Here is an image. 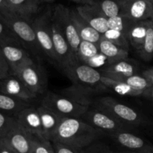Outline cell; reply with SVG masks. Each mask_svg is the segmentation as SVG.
<instances>
[{
    "instance_id": "6da1fadb",
    "label": "cell",
    "mask_w": 153,
    "mask_h": 153,
    "mask_svg": "<svg viewBox=\"0 0 153 153\" xmlns=\"http://www.w3.org/2000/svg\"><path fill=\"white\" fill-rule=\"evenodd\" d=\"M103 134L80 118H63L51 141L83 149Z\"/></svg>"
},
{
    "instance_id": "7a4b0ae2",
    "label": "cell",
    "mask_w": 153,
    "mask_h": 153,
    "mask_svg": "<svg viewBox=\"0 0 153 153\" xmlns=\"http://www.w3.org/2000/svg\"><path fill=\"white\" fill-rule=\"evenodd\" d=\"M0 19L18 37L22 46L33 58L40 61L46 58L36 38L31 22L10 10L0 13Z\"/></svg>"
},
{
    "instance_id": "3957f363",
    "label": "cell",
    "mask_w": 153,
    "mask_h": 153,
    "mask_svg": "<svg viewBox=\"0 0 153 153\" xmlns=\"http://www.w3.org/2000/svg\"><path fill=\"white\" fill-rule=\"evenodd\" d=\"M94 108L105 112L130 128L146 126L149 120L132 108L120 103L110 97L99 98L93 103Z\"/></svg>"
},
{
    "instance_id": "277c9868",
    "label": "cell",
    "mask_w": 153,
    "mask_h": 153,
    "mask_svg": "<svg viewBox=\"0 0 153 153\" xmlns=\"http://www.w3.org/2000/svg\"><path fill=\"white\" fill-rule=\"evenodd\" d=\"M40 105L62 118H80L90 107L82 105L60 94L45 93Z\"/></svg>"
},
{
    "instance_id": "5b68a950",
    "label": "cell",
    "mask_w": 153,
    "mask_h": 153,
    "mask_svg": "<svg viewBox=\"0 0 153 153\" xmlns=\"http://www.w3.org/2000/svg\"><path fill=\"white\" fill-rule=\"evenodd\" d=\"M52 14V10H46L41 13H39L32 20L31 25L35 33L39 46L41 48L45 57L49 58L52 63L58 65L51 33Z\"/></svg>"
},
{
    "instance_id": "8992f818",
    "label": "cell",
    "mask_w": 153,
    "mask_h": 153,
    "mask_svg": "<svg viewBox=\"0 0 153 153\" xmlns=\"http://www.w3.org/2000/svg\"><path fill=\"white\" fill-rule=\"evenodd\" d=\"M80 119L92 128L103 133H107L108 135L117 131H130V129H131V128L127 126L108 114L94 108L92 109L88 108Z\"/></svg>"
},
{
    "instance_id": "52a82bcc",
    "label": "cell",
    "mask_w": 153,
    "mask_h": 153,
    "mask_svg": "<svg viewBox=\"0 0 153 153\" xmlns=\"http://www.w3.org/2000/svg\"><path fill=\"white\" fill-rule=\"evenodd\" d=\"M27 88L36 96L45 94L47 87V78L44 69L34 63L20 69L15 74Z\"/></svg>"
},
{
    "instance_id": "ba28073f",
    "label": "cell",
    "mask_w": 153,
    "mask_h": 153,
    "mask_svg": "<svg viewBox=\"0 0 153 153\" xmlns=\"http://www.w3.org/2000/svg\"><path fill=\"white\" fill-rule=\"evenodd\" d=\"M52 17L57 22L70 48L76 55L81 40L72 19L70 9L62 4H58L52 10Z\"/></svg>"
},
{
    "instance_id": "9c48e42d",
    "label": "cell",
    "mask_w": 153,
    "mask_h": 153,
    "mask_svg": "<svg viewBox=\"0 0 153 153\" xmlns=\"http://www.w3.org/2000/svg\"><path fill=\"white\" fill-rule=\"evenodd\" d=\"M62 70L74 85L92 88L104 86L100 82L102 78L100 72L83 63L78 61Z\"/></svg>"
},
{
    "instance_id": "30bf717a",
    "label": "cell",
    "mask_w": 153,
    "mask_h": 153,
    "mask_svg": "<svg viewBox=\"0 0 153 153\" xmlns=\"http://www.w3.org/2000/svg\"><path fill=\"white\" fill-rule=\"evenodd\" d=\"M51 33L54 52L58 67L63 70L78 62L79 60L77 56L73 52L59 26L52 17L51 19Z\"/></svg>"
},
{
    "instance_id": "8fae6325",
    "label": "cell",
    "mask_w": 153,
    "mask_h": 153,
    "mask_svg": "<svg viewBox=\"0 0 153 153\" xmlns=\"http://www.w3.org/2000/svg\"><path fill=\"white\" fill-rule=\"evenodd\" d=\"M109 136L125 150L136 153H153V143L130 131H117Z\"/></svg>"
},
{
    "instance_id": "7c38bea8",
    "label": "cell",
    "mask_w": 153,
    "mask_h": 153,
    "mask_svg": "<svg viewBox=\"0 0 153 153\" xmlns=\"http://www.w3.org/2000/svg\"><path fill=\"white\" fill-rule=\"evenodd\" d=\"M3 55L10 68V74L14 75L22 67L34 62L31 54L22 47L4 45L0 46Z\"/></svg>"
},
{
    "instance_id": "4fadbf2b",
    "label": "cell",
    "mask_w": 153,
    "mask_h": 153,
    "mask_svg": "<svg viewBox=\"0 0 153 153\" xmlns=\"http://www.w3.org/2000/svg\"><path fill=\"white\" fill-rule=\"evenodd\" d=\"M33 134L15 122L4 137L15 153H31Z\"/></svg>"
},
{
    "instance_id": "5bb4252c",
    "label": "cell",
    "mask_w": 153,
    "mask_h": 153,
    "mask_svg": "<svg viewBox=\"0 0 153 153\" xmlns=\"http://www.w3.org/2000/svg\"><path fill=\"white\" fill-rule=\"evenodd\" d=\"M104 91H107L104 85L100 88H92L73 84L71 86L62 90L60 94L74 100L82 105L90 107V105L94 102V97L98 94Z\"/></svg>"
},
{
    "instance_id": "9a60e30c",
    "label": "cell",
    "mask_w": 153,
    "mask_h": 153,
    "mask_svg": "<svg viewBox=\"0 0 153 153\" xmlns=\"http://www.w3.org/2000/svg\"><path fill=\"white\" fill-rule=\"evenodd\" d=\"M0 92L29 102L37 98V96L31 92L17 76L12 74L1 79Z\"/></svg>"
},
{
    "instance_id": "2e32d148",
    "label": "cell",
    "mask_w": 153,
    "mask_h": 153,
    "mask_svg": "<svg viewBox=\"0 0 153 153\" xmlns=\"http://www.w3.org/2000/svg\"><path fill=\"white\" fill-rule=\"evenodd\" d=\"M122 3V16L135 22L151 19L153 5L146 0H130Z\"/></svg>"
},
{
    "instance_id": "e0dca14e",
    "label": "cell",
    "mask_w": 153,
    "mask_h": 153,
    "mask_svg": "<svg viewBox=\"0 0 153 153\" xmlns=\"http://www.w3.org/2000/svg\"><path fill=\"white\" fill-rule=\"evenodd\" d=\"M79 14L94 29L103 34L109 29L108 18L99 9L91 4H82L76 7Z\"/></svg>"
},
{
    "instance_id": "ac0fdd59",
    "label": "cell",
    "mask_w": 153,
    "mask_h": 153,
    "mask_svg": "<svg viewBox=\"0 0 153 153\" xmlns=\"http://www.w3.org/2000/svg\"><path fill=\"white\" fill-rule=\"evenodd\" d=\"M14 117L16 122L30 134L44 138L40 118L35 107L26 108L15 115Z\"/></svg>"
},
{
    "instance_id": "d6986e66",
    "label": "cell",
    "mask_w": 153,
    "mask_h": 153,
    "mask_svg": "<svg viewBox=\"0 0 153 153\" xmlns=\"http://www.w3.org/2000/svg\"><path fill=\"white\" fill-rule=\"evenodd\" d=\"M8 8L26 20L32 22L40 11V0H6Z\"/></svg>"
},
{
    "instance_id": "ffe728a7",
    "label": "cell",
    "mask_w": 153,
    "mask_h": 153,
    "mask_svg": "<svg viewBox=\"0 0 153 153\" xmlns=\"http://www.w3.org/2000/svg\"><path fill=\"white\" fill-rule=\"evenodd\" d=\"M137 65L127 59L109 64L101 70L100 73L104 77L119 81L123 78L137 74Z\"/></svg>"
},
{
    "instance_id": "44dd1931",
    "label": "cell",
    "mask_w": 153,
    "mask_h": 153,
    "mask_svg": "<svg viewBox=\"0 0 153 153\" xmlns=\"http://www.w3.org/2000/svg\"><path fill=\"white\" fill-rule=\"evenodd\" d=\"M72 19L76 25L81 41H87L98 44L102 37V34L92 28L76 11V8L70 9Z\"/></svg>"
},
{
    "instance_id": "7402d4cb",
    "label": "cell",
    "mask_w": 153,
    "mask_h": 153,
    "mask_svg": "<svg viewBox=\"0 0 153 153\" xmlns=\"http://www.w3.org/2000/svg\"><path fill=\"white\" fill-rule=\"evenodd\" d=\"M36 108L40 118L44 138L51 141L58 125L63 118L58 117V115L54 114L53 112L41 105H40Z\"/></svg>"
},
{
    "instance_id": "603a6c76",
    "label": "cell",
    "mask_w": 153,
    "mask_h": 153,
    "mask_svg": "<svg viewBox=\"0 0 153 153\" xmlns=\"http://www.w3.org/2000/svg\"><path fill=\"white\" fill-rule=\"evenodd\" d=\"M98 47L99 52L106 58L109 64H114L123 60H127L128 58V51L116 46L105 39L103 36L98 43Z\"/></svg>"
},
{
    "instance_id": "cb8c5ba5",
    "label": "cell",
    "mask_w": 153,
    "mask_h": 153,
    "mask_svg": "<svg viewBox=\"0 0 153 153\" xmlns=\"http://www.w3.org/2000/svg\"><path fill=\"white\" fill-rule=\"evenodd\" d=\"M150 19L135 22L129 28L125 37L129 44L136 51H139L143 43L148 29V22Z\"/></svg>"
},
{
    "instance_id": "d4e9b609",
    "label": "cell",
    "mask_w": 153,
    "mask_h": 153,
    "mask_svg": "<svg viewBox=\"0 0 153 153\" xmlns=\"http://www.w3.org/2000/svg\"><path fill=\"white\" fill-rule=\"evenodd\" d=\"M32 106L31 102L14 98L0 92V111L15 117L19 112Z\"/></svg>"
},
{
    "instance_id": "484cf974",
    "label": "cell",
    "mask_w": 153,
    "mask_h": 153,
    "mask_svg": "<svg viewBox=\"0 0 153 153\" xmlns=\"http://www.w3.org/2000/svg\"><path fill=\"white\" fill-rule=\"evenodd\" d=\"M100 82H101L102 85L106 87V89L111 90L114 93L120 96L140 97V96H142V92H143V91L134 89L133 88H131L124 82L112 80V79H108V78L104 77V76H102Z\"/></svg>"
},
{
    "instance_id": "4316f807",
    "label": "cell",
    "mask_w": 153,
    "mask_h": 153,
    "mask_svg": "<svg viewBox=\"0 0 153 153\" xmlns=\"http://www.w3.org/2000/svg\"><path fill=\"white\" fill-rule=\"evenodd\" d=\"M88 4L94 6L107 18L121 15L122 3L115 0H87Z\"/></svg>"
},
{
    "instance_id": "83f0119b",
    "label": "cell",
    "mask_w": 153,
    "mask_h": 153,
    "mask_svg": "<svg viewBox=\"0 0 153 153\" xmlns=\"http://www.w3.org/2000/svg\"><path fill=\"white\" fill-rule=\"evenodd\" d=\"M138 55L145 61H149L153 58V22L150 19L148 29L143 43L140 49L138 51Z\"/></svg>"
},
{
    "instance_id": "f1b7e54d",
    "label": "cell",
    "mask_w": 153,
    "mask_h": 153,
    "mask_svg": "<svg viewBox=\"0 0 153 153\" xmlns=\"http://www.w3.org/2000/svg\"><path fill=\"white\" fill-rule=\"evenodd\" d=\"M100 52L98 47V44L87 41H81L78 48L76 55H77V58L80 62L84 64L86 61L96 56Z\"/></svg>"
},
{
    "instance_id": "f546056e",
    "label": "cell",
    "mask_w": 153,
    "mask_h": 153,
    "mask_svg": "<svg viewBox=\"0 0 153 153\" xmlns=\"http://www.w3.org/2000/svg\"><path fill=\"white\" fill-rule=\"evenodd\" d=\"M134 22L135 21L131 20L126 16L118 15L113 17L108 18V28L109 29L120 31L125 36L129 28Z\"/></svg>"
},
{
    "instance_id": "4dcf8cb0",
    "label": "cell",
    "mask_w": 153,
    "mask_h": 153,
    "mask_svg": "<svg viewBox=\"0 0 153 153\" xmlns=\"http://www.w3.org/2000/svg\"><path fill=\"white\" fill-rule=\"evenodd\" d=\"M4 45H10L23 48L18 37L0 19V46Z\"/></svg>"
},
{
    "instance_id": "1f68e13d",
    "label": "cell",
    "mask_w": 153,
    "mask_h": 153,
    "mask_svg": "<svg viewBox=\"0 0 153 153\" xmlns=\"http://www.w3.org/2000/svg\"><path fill=\"white\" fill-rule=\"evenodd\" d=\"M102 36L105 39L109 40L110 42L115 44L116 46L129 52V46H130V44H129L125 36L120 31L112 29H108L104 34H102Z\"/></svg>"
},
{
    "instance_id": "d6a6232c",
    "label": "cell",
    "mask_w": 153,
    "mask_h": 153,
    "mask_svg": "<svg viewBox=\"0 0 153 153\" xmlns=\"http://www.w3.org/2000/svg\"><path fill=\"white\" fill-rule=\"evenodd\" d=\"M118 82H124L133 88L134 89L140 91H144L146 89L152 86L150 82L142 74H138V73L128 76V77L123 78L120 79Z\"/></svg>"
},
{
    "instance_id": "836d02e7",
    "label": "cell",
    "mask_w": 153,
    "mask_h": 153,
    "mask_svg": "<svg viewBox=\"0 0 153 153\" xmlns=\"http://www.w3.org/2000/svg\"><path fill=\"white\" fill-rule=\"evenodd\" d=\"M31 153H56L52 141L33 135Z\"/></svg>"
},
{
    "instance_id": "e575fe53",
    "label": "cell",
    "mask_w": 153,
    "mask_h": 153,
    "mask_svg": "<svg viewBox=\"0 0 153 153\" xmlns=\"http://www.w3.org/2000/svg\"><path fill=\"white\" fill-rule=\"evenodd\" d=\"M15 122L16 119L14 117L10 116L0 111V138L5 137Z\"/></svg>"
},
{
    "instance_id": "d590c367",
    "label": "cell",
    "mask_w": 153,
    "mask_h": 153,
    "mask_svg": "<svg viewBox=\"0 0 153 153\" xmlns=\"http://www.w3.org/2000/svg\"><path fill=\"white\" fill-rule=\"evenodd\" d=\"M56 153H84L83 149L68 146L58 142H52Z\"/></svg>"
},
{
    "instance_id": "8d00e7d4",
    "label": "cell",
    "mask_w": 153,
    "mask_h": 153,
    "mask_svg": "<svg viewBox=\"0 0 153 153\" xmlns=\"http://www.w3.org/2000/svg\"><path fill=\"white\" fill-rule=\"evenodd\" d=\"M84 153H113L112 150L103 143H92L83 149Z\"/></svg>"
},
{
    "instance_id": "74e56055",
    "label": "cell",
    "mask_w": 153,
    "mask_h": 153,
    "mask_svg": "<svg viewBox=\"0 0 153 153\" xmlns=\"http://www.w3.org/2000/svg\"><path fill=\"white\" fill-rule=\"evenodd\" d=\"M10 75V68L0 49V79H3Z\"/></svg>"
},
{
    "instance_id": "f35d334b",
    "label": "cell",
    "mask_w": 153,
    "mask_h": 153,
    "mask_svg": "<svg viewBox=\"0 0 153 153\" xmlns=\"http://www.w3.org/2000/svg\"><path fill=\"white\" fill-rule=\"evenodd\" d=\"M0 153H15L4 137L0 138Z\"/></svg>"
},
{
    "instance_id": "ab89813d",
    "label": "cell",
    "mask_w": 153,
    "mask_h": 153,
    "mask_svg": "<svg viewBox=\"0 0 153 153\" xmlns=\"http://www.w3.org/2000/svg\"><path fill=\"white\" fill-rule=\"evenodd\" d=\"M142 75L150 82L152 85H153V67H150L142 71Z\"/></svg>"
},
{
    "instance_id": "60d3db41",
    "label": "cell",
    "mask_w": 153,
    "mask_h": 153,
    "mask_svg": "<svg viewBox=\"0 0 153 153\" xmlns=\"http://www.w3.org/2000/svg\"><path fill=\"white\" fill-rule=\"evenodd\" d=\"M142 96L145 97V98L148 99V100L153 102V85H152L149 88L146 89L145 91L142 92Z\"/></svg>"
},
{
    "instance_id": "b9f144b4",
    "label": "cell",
    "mask_w": 153,
    "mask_h": 153,
    "mask_svg": "<svg viewBox=\"0 0 153 153\" xmlns=\"http://www.w3.org/2000/svg\"><path fill=\"white\" fill-rule=\"evenodd\" d=\"M7 10H10V9L8 7L6 0H0V13L3 11H5Z\"/></svg>"
},
{
    "instance_id": "7bdbcfd3",
    "label": "cell",
    "mask_w": 153,
    "mask_h": 153,
    "mask_svg": "<svg viewBox=\"0 0 153 153\" xmlns=\"http://www.w3.org/2000/svg\"><path fill=\"white\" fill-rule=\"evenodd\" d=\"M70 1H74V2L78 3V4H80V5L88 4V1H87V0H70Z\"/></svg>"
},
{
    "instance_id": "ee69618b",
    "label": "cell",
    "mask_w": 153,
    "mask_h": 153,
    "mask_svg": "<svg viewBox=\"0 0 153 153\" xmlns=\"http://www.w3.org/2000/svg\"><path fill=\"white\" fill-rule=\"evenodd\" d=\"M118 153H136V152H130V151L125 150V149H124V151H122V152H118Z\"/></svg>"
},
{
    "instance_id": "f6af8a7d",
    "label": "cell",
    "mask_w": 153,
    "mask_h": 153,
    "mask_svg": "<svg viewBox=\"0 0 153 153\" xmlns=\"http://www.w3.org/2000/svg\"><path fill=\"white\" fill-rule=\"evenodd\" d=\"M41 2H52L54 0H40Z\"/></svg>"
},
{
    "instance_id": "bcb514c9",
    "label": "cell",
    "mask_w": 153,
    "mask_h": 153,
    "mask_svg": "<svg viewBox=\"0 0 153 153\" xmlns=\"http://www.w3.org/2000/svg\"><path fill=\"white\" fill-rule=\"evenodd\" d=\"M115 1H118V2H125V1H130V0H115Z\"/></svg>"
},
{
    "instance_id": "7dc6e473",
    "label": "cell",
    "mask_w": 153,
    "mask_h": 153,
    "mask_svg": "<svg viewBox=\"0 0 153 153\" xmlns=\"http://www.w3.org/2000/svg\"><path fill=\"white\" fill-rule=\"evenodd\" d=\"M146 1H148V2H150L153 5V0H146Z\"/></svg>"
},
{
    "instance_id": "c3c4849f",
    "label": "cell",
    "mask_w": 153,
    "mask_h": 153,
    "mask_svg": "<svg viewBox=\"0 0 153 153\" xmlns=\"http://www.w3.org/2000/svg\"><path fill=\"white\" fill-rule=\"evenodd\" d=\"M151 20L153 22V15H152V18H151Z\"/></svg>"
},
{
    "instance_id": "681fc988",
    "label": "cell",
    "mask_w": 153,
    "mask_h": 153,
    "mask_svg": "<svg viewBox=\"0 0 153 153\" xmlns=\"http://www.w3.org/2000/svg\"><path fill=\"white\" fill-rule=\"evenodd\" d=\"M0 85H1V79H0Z\"/></svg>"
}]
</instances>
